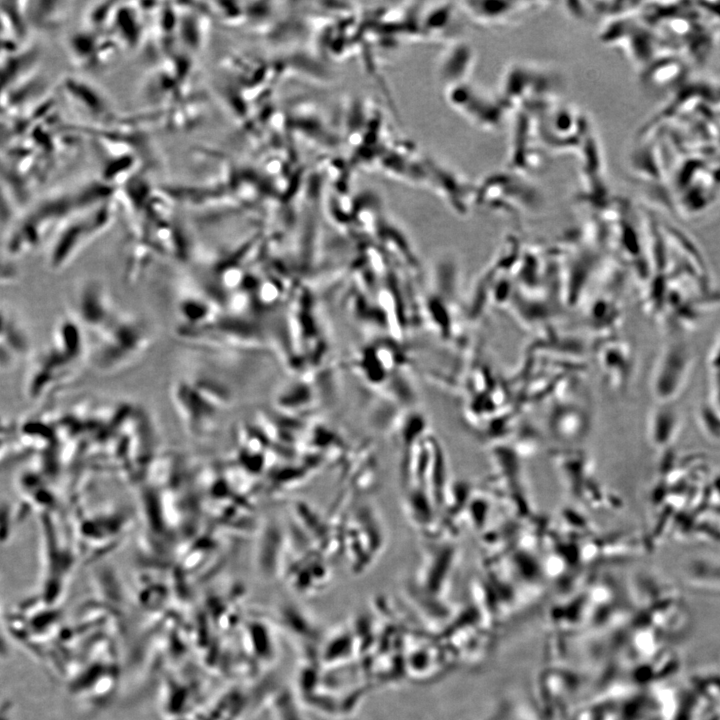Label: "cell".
<instances>
[{"label":"cell","mask_w":720,"mask_h":720,"mask_svg":"<svg viewBox=\"0 0 720 720\" xmlns=\"http://www.w3.org/2000/svg\"><path fill=\"white\" fill-rule=\"evenodd\" d=\"M563 80L549 67L515 61L502 73L498 95L512 112L539 111L559 101Z\"/></svg>","instance_id":"6da1fadb"},{"label":"cell","mask_w":720,"mask_h":720,"mask_svg":"<svg viewBox=\"0 0 720 720\" xmlns=\"http://www.w3.org/2000/svg\"><path fill=\"white\" fill-rule=\"evenodd\" d=\"M94 364L104 373L119 371L141 357L151 345L152 334L141 319L118 314L97 337Z\"/></svg>","instance_id":"7a4b0ae2"},{"label":"cell","mask_w":720,"mask_h":720,"mask_svg":"<svg viewBox=\"0 0 720 720\" xmlns=\"http://www.w3.org/2000/svg\"><path fill=\"white\" fill-rule=\"evenodd\" d=\"M535 113L539 137L545 150L576 154L592 128V123L583 113L560 100Z\"/></svg>","instance_id":"3957f363"},{"label":"cell","mask_w":720,"mask_h":720,"mask_svg":"<svg viewBox=\"0 0 720 720\" xmlns=\"http://www.w3.org/2000/svg\"><path fill=\"white\" fill-rule=\"evenodd\" d=\"M474 199L495 210L523 212L536 209L542 196L528 176L506 169L489 174Z\"/></svg>","instance_id":"277c9868"},{"label":"cell","mask_w":720,"mask_h":720,"mask_svg":"<svg viewBox=\"0 0 720 720\" xmlns=\"http://www.w3.org/2000/svg\"><path fill=\"white\" fill-rule=\"evenodd\" d=\"M447 95L459 113L487 132L502 129L513 114L498 93L484 91L468 82L450 86Z\"/></svg>","instance_id":"5b68a950"},{"label":"cell","mask_w":720,"mask_h":720,"mask_svg":"<svg viewBox=\"0 0 720 720\" xmlns=\"http://www.w3.org/2000/svg\"><path fill=\"white\" fill-rule=\"evenodd\" d=\"M512 115L514 123L506 169L528 176L544 163L537 116L528 110H517Z\"/></svg>","instance_id":"8992f818"},{"label":"cell","mask_w":720,"mask_h":720,"mask_svg":"<svg viewBox=\"0 0 720 720\" xmlns=\"http://www.w3.org/2000/svg\"><path fill=\"white\" fill-rule=\"evenodd\" d=\"M693 367L688 345L677 342L667 346L659 358L653 380V393L662 404L674 401L685 389Z\"/></svg>","instance_id":"52a82bcc"},{"label":"cell","mask_w":720,"mask_h":720,"mask_svg":"<svg viewBox=\"0 0 720 720\" xmlns=\"http://www.w3.org/2000/svg\"><path fill=\"white\" fill-rule=\"evenodd\" d=\"M546 4L539 1L469 0L461 2L460 9L480 26L502 28L522 21Z\"/></svg>","instance_id":"ba28073f"},{"label":"cell","mask_w":720,"mask_h":720,"mask_svg":"<svg viewBox=\"0 0 720 720\" xmlns=\"http://www.w3.org/2000/svg\"><path fill=\"white\" fill-rule=\"evenodd\" d=\"M117 315L109 292L100 282L89 280L79 287L73 317L83 329H88L98 337Z\"/></svg>","instance_id":"9c48e42d"},{"label":"cell","mask_w":720,"mask_h":720,"mask_svg":"<svg viewBox=\"0 0 720 720\" xmlns=\"http://www.w3.org/2000/svg\"><path fill=\"white\" fill-rule=\"evenodd\" d=\"M171 396L180 417L194 433H203L212 427L219 410L206 401L187 379L173 382Z\"/></svg>","instance_id":"30bf717a"},{"label":"cell","mask_w":720,"mask_h":720,"mask_svg":"<svg viewBox=\"0 0 720 720\" xmlns=\"http://www.w3.org/2000/svg\"><path fill=\"white\" fill-rule=\"evenodd\" d=\"M28 335L8 311L0 308V369H8L28 354Z\"/></svg>","instance_id":"8fae6325"},{"label":"cell","mask_w":720,"mask_h":720,"mask_svg":"<svg viewBox=\"0 0 720 720\" xmlns=\"http://www.w3.org/2000/svg\"><path fill=\"white\" fill-rule=\"evenodd\" d=\"M187 380L206 401L218 410L231 405L233 401L232 390L218 378L208 374H199L191 380Z\"/></svg>","instance_id":"7c38bea8"},{"label":"cell","mask_w":720,"mask_h":720,"mask_svg":"<svg viewBox=\"0 0 720 720\" xmlns=\"http://www.w3.org/2000/svg\"><path fill=\"white\" fill-rule=\"evenodd\" d=\"M681 419L678 413L667 406L654 412L651 420V439L655 445H669L680 429Z\"/></svg>","instance_id":"4fadbf2b"},{"label":"cell","mask_w":720,"mask_h":720,"mask_svg":"<svg viewBox=\"0 0 720 720\" xmlns=\"http://www.w3.org/2000/svg\"><path fill=\"white\" fill-rule=\"evenodd\" d=\"M690 581L703 586L720 587V561L696 559L686 567Z\"/></svg>","instance_id":"5bb4252c"},{"label":"cell","mask_w":720,"mask_h":720,"mask_svg":"<svg viewBox=\"0 0 720 720\" xmlns=\"http://www.w3.org/2000/svg\"><path fill=\"white\" fill-rule=\"evenodd\" d=\"M698 421L703 433L708 438L720 442V415L710 404L701 405L698 411Z\"/></svg>","instance_id":"9a60e30c"},{"label":"cell","mask_w":720,"mask_h":720,"mask_svg":"<svg viewBox=\"0 0 720 720\" xmlns=\"http://www.w3.org/2000/svg\"><path fill=\"white\" fill-rule=\"evenodd\" d=\"M712 408L720 415V371L715 372L711 382Z\"/></svg>","instance_id":"2e32d148"},{"label":"cell","mask_w":720,"mask_h":720,"mask_svg":"<svg viewBox=\"0 0 720 720\" xmlns=\"http://www.w3.org/2000/svg\"><path fill=\"white\" fill-rule=\"evenodd\" d=\"M17 270L11 264L0 258V283L9 282L16 278Z\"/></svg>","instance_id":"e0dca14e"},{"label":"cell","mask_w":720,"mask_h":720,"mask_svg":"<svg viewBox=\"0 0 720 720\" xmlns=\"http://www.w3.org/2000/svg\"><path fill=\"white\" fill-rule=\"evenodd\" d=\"M709 364L711 369L713 368L715 372L720 371V337L717 339L711 350Z\"/></svg>","instance_id":"ac0fdd59"}]
</instances>
